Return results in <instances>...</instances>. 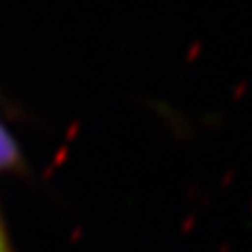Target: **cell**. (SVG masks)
Masks as SVG:
<instances>
[{
    "label": "cell",
    "instance_id": "cell-1",
    "mask_svg": "<svg viewBox=\"0 0 252 252\" xmlns=\"http://www.w3.org/2000/svg\"><path fill=\"white\" fill-rule=\"evenodd\" d=\"M19 164V149L15 145L11 135L0 126V170H11ZM0 252H17L11 242L9 229H6L2 210H0Z\"/></svg>",
    "mask_w": 252,
    "mask_h": 252
}]
</instances>
